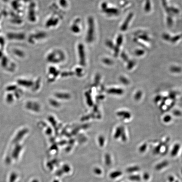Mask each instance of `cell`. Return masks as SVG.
Instances as JSON below:
<instances>
[{
	"instance_id": "obj_8",
	"label": "cell",
	"mask_w": 182,
	"mask_h": 182,
	"mask_svg": "<svg viewBox=\"0 0 182 182\" xmlns=\"http://www.w3.org/2000/svg\"><path fill=\"white\" fill-rule=\"evenodd\" d=\"M120 81L122 83L125 85H128L129 84V82L127 79L124 77H121L120 78Z\"/></svg>"
},
{
	"instance_id": "obj_12",
	"label": "cell",
	"mask_w": 182,
	"mask_h": 182,
	"mask_svg": "<svg viewBox=\"0 0 182 182\" xmlns=\"http://www.w3.org/2000/svg\"><path fill=\"white\" fill-rule=\"evenodd\" d=\"M147 147V145L146 143H144L139 148V150H140V152L141 153L144 152V151H145L146 150Z\"/></svg>"
},
{
	"instance_id": "obj_9",
	"label": "cell",
	"mask_w": 182,
	"mask_h": 182,
	"mask_svg": "<svg viewBox=\"0 0 182 182\" xmlns=\"http://www.w3.org/2000/svg\"><path fill=\"white\" fill-rule=\"evenodd\" d=\"M57 97H58L60 98L67 99L69 98V95L67 94H58L56 95Z\"/></svg>"
},
{
	"instance_id": "obj_3",
	"label": "cell",
	"mask_w": 182,
	"mask_h": 182,
	"mask_svg": "<svg viewBox=\"0 0 182 182\" xmlns=\"http://www.w3.org/2000/svg\"><path fill=\"white\" fill-rule=\"evenodd\" d=\"M117 116L122 117L125 119H129L131 117V114L130 112L126 111H120L117 112Z\"/></svg>"
},
{
	"instance_id": "obj_6",
	"label": "cell",
	"mask_w": 182,
	"mask_h": 182,
	"mask_svg": "<svg viewBox=\"0 0 182 182\" xmlns=\"http://www.w3.org/2000/svg\"><path fill=\"white\" fill-rule=\"evenodd\" d=\"M124 128L123 126H119V127H117L115 135H114V138L115 139L119 138V137H121L122 132Z\"/></svg>"
},
{
	"instance_id": "obj_11",
	"label": "cell",
	"mask_w": 182,
	"mask_h": 182,
	"mask_svg": "<svg viewBox=\"0 0 182 182\" xmlns=\"http://www.w3.org/2000/svg\"><path fill=\"white\" fill-rule=\"evenodd\" d=\"M171 120V117L170 115H166L163 118V121L164 122H169Z\"/></svg>"
},
{
	"instance_id": "obj_4",
	"label": "cell",
	"mask_w": 182,
	"mask_h": 182,
	"mask_svg": "<svg viewBox=\"0 0 182 182\" xmlns=\"http://www.w3.org/2000/svg\"><path fill=\"white\" fill-rule=\"evenodd\" d=\"M108 92L109 94L120 95L123 94L124 90L121 89L111 88L108 90Z\"/></svg>"
},
{
	"instance_id": "obj_10",
	"label": "cell",
	"mask_w": 182,
	"mask_h": 182,
	"mask_svg": "<svg viewBox=\"0 0 182 182\" xmlns=\"http://www.w3.org/2000/svg\"><path fill=\"white\" fill-rule=\"evenodd\" d=\"M121 137V138H122V139L123 141H126V140H127V138H126V134L124 128L123 130Z\"/></svg>"
},
{
	"instance_id": "obj_15",
	"label": "cell",
	"mask_w": 182,
	"mask_h": 182,
	"mask_svg": "<svg viewBox=\"0 0 182 182\" xmlns=\"http://www.w3.org/2000/svg\"><path fill=\"white\" fill-rule=\"evenodd\" d=\"M171 71H172V72H175V73H179L180 72V71H181L180 69L178 68H177V67H174V68H171Z\"/></svg>"
},
{
	"instance_id": "obj_16",
	"label": "cell",
	"mask_w": 182,
	"mask_h": 182,
	"mask_svg": "<svg viewBox=\"0 0 182 182\" xmlns=\"http://www.w3.org/2000/svg\"><path fill=\"white\" fill-rule=\"evenodd\" d=\"M99 138H100L99 139V141H100V145H103L104 143V138L102 137H100Z\"/></svg>"
},
{
	"instance_id": "obj_13",
	"label": "cell",
	"mask_w": 182,
	"mask_h": 182,
	"mask_svg": "<svg viewBox=\"0 0 182 182\" xmlns=\"http://www.w3.org/2000/svg\"><path fill=\"white\" fill-rule=\"evenodd\" d=\"M173 113L174 116H176V117H180V116H181L182 115L181 112L179 111V110H174Z\"/></svg>"
},
{
	"instance_id": "obj_7",
	"label": "cell",
	"mask_w": 182,
	"mask_h": 182,
	"mask_svg": "<svg viewBox=\"0 0 182 182\" xmlns=\"http://www.w3.org/2000/svg\"><path fill=\"white\" fill-rule=\"evenodd\" d=\"M142 96H143V92L141 90H139L137 91L134 95V99L136 101L140 100L141 99Z\"/></svg>"
},
{
	"instance_id": "obj_14",
	"label": "cell",
	"mask_w": 182,
	"mask_h": 182,
	"mask_svg": "<svg viewBox=\"0 0 182 182\" xmlns=\"http://www.w3.org/2000/svg\"><path fill=\"white\" fill-rule=\"evenodd\" d=\"M162 99V97L161 95H157V96L155 97V98H154V102L156 103H158V102L160 101Z\"/></svg>"
},
{
	"instance_id": "obj_5",
	"label": "cell",
	"mask_w": 182,
	"mask_h": 182,
	"mask_svg": "<svg viewBox=\"0 0 182 182\" xmlns=\"http://www.w3.org/2000/svg\"><path fill=\"white\" fill-rule=\"evenodd\" d=\"M180 148V145L179 144L177 143L174 145L171 150V155L172 157H175L178 152Z\"/></svg>"
},
{
	"instance_id": "obj_2",
	"label": "cell",
	"mask_w": 182,
	"mask_h": 182,
	"mask_svg": "<svg viewBox=\"0 0 182 182\" xmlns=\"http://www.w3.org/2000/svg\"><path fill=\"white\" fill-rule=\"evenodd\" d=\"M79 55L81 63L82 65H84L85 62V53L84 51V47L82 45L80 44L79 45Z\"/></svg>"
},
{
	"instance_id": "obj_1",
	"label": "cell",
	"mask_w": 182,
	"mask_h": 182,
	"mask_svg": "<svg viewBox=\"0 0 182 182\" xmlns=\"http://www.w3.org/2000/svg\"><path fill=\"white\" fill-rule=\"evenodd\" d=\"M89 29L86 40L89 42L92 41L94 39V21L92 18L89 19Z\"/></svg>"
},
{
	"instance_id": "obj_17",
	"label": "cell",
	"mask_w": 182,
	"mask_h": 182,
	"mask_svg": "<svg viewBox=\"0 0 182 182\" xmlns=\"http://www.w3.org/2000/svg\"><path fill=\"white\" fill-rule=\"evenodd\" d=\"M169 97L171 99H175V94H173V93H171L169 95Z\"/></svg>"
}]
</instances>
